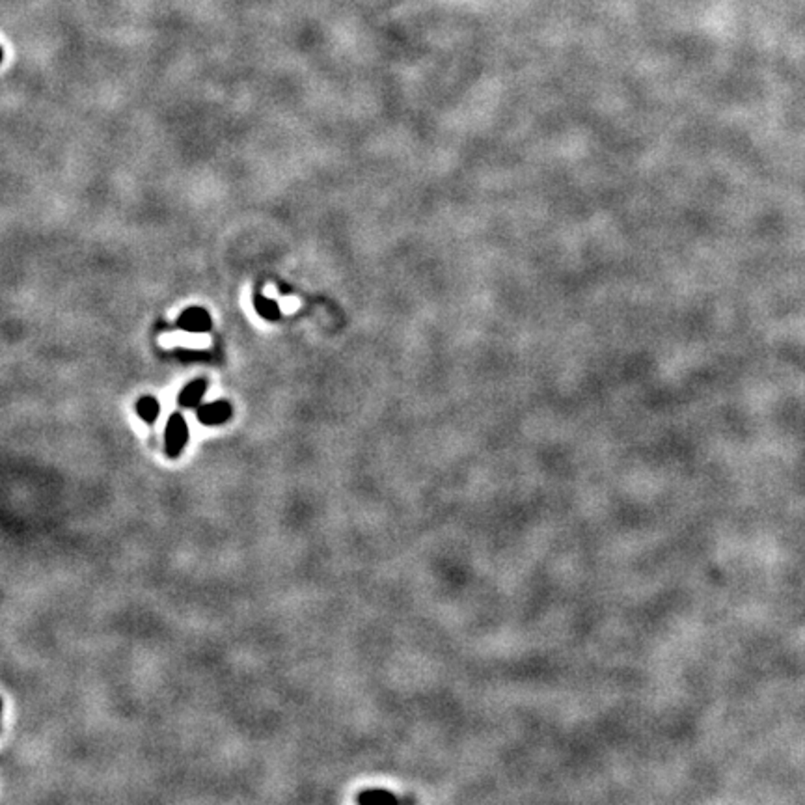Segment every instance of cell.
Listing matches in <instances>:
<instances>
[{
	"label": "cell",
	"mask_w": 805,
	"mask_h": 805,
	"mask_svg": "<svg viewBox=\"0 0 805 805\" xmlns=\"http://www.w3.org/2000/svg\"><path fill=\"white\" fill-rule=\"evenodd\" d=\"M189 442V425L183 414L173 412L168 418L166 433H164V451L170 459H178Z\"/></svg>",
	"instance_id": "6da1fadb"
},
{
	"label": "cell",
	"mask_w": 805,
	"mask_h": 805,
	"mask_svg": "<svg viewBox=\"0 0 805 805\" xmlns=\"http://www.w3.org/2000/svg\"><path fill=\"white\" fill-rule=\"evenodd\" d=\"M234 414V408L229 405L228 401H213L207 405L198 408V420L204 425L215 427V425H222V423L229 422V418Z\"/></svg>",
	"instance_id": "7a4b0ae2"
},
{
	"label": "cell",
	"mask_w": 805,
	"mask_h": 805,
	"mask_svg": "<svg viewBox=\"0 0 805 805\" xmlns=\"http://www.w3.org/2000/svg\"><path fill=\"white\" fill-rule=\"evenodd\" d=\"M178 325L179 328H183L185 332H194V334H201V332H207L209 328H211L213 321H211V315L207 313V310H204V308H187V310L179 315L178 319Z\"/></svg>",
	"instance_id": "3957f363"
},
{
	"label": "cell",
	"mask_w": 805,
	"mask_h": 805,
	"mask_svg": "<svg viewBox=\"0 0 805 805\" xmlns=\"http://www.w3.org/2000/svg\"><path fill=\"white\" fill-rule=\"evenodd\" d=\"M206 390L207 383L204 378H196V380L189 383L181 390V394L178 395L179 406H183V408H194V406H198L201 397L206 395Z\"/></svg>",
	"instance_id": "277c9868"
},
{
	"label": "cell",
	"mask_w": 805,
	"mask_h": 805,
	"mask_svg": "<svg viewBox=\"0 0 805 805\" xmlns=\"http://www.w3.org/2000/svg\"><path fill=\"white\" fill-rule=\"evenodd\" d=\"M136 412H138V416L142 422L155 423L157 418H159V412H161V406H159V401H157L155 397L144 395V397H140L138 403H136Z\"/></svg>",
	"instance_id": "5b68a950"
},
{
	"label": "cell",
	"mask_w": 805,
	"mask_h": 805,
	"mask_svg": "<svg viewBox=\"0 0 805 805\" xmlns=\"http://www.w3.org/2000/svg\"><path fill=\"white\" fill-rule=\"evenodd\" d=\"M254 306H256V311L263 317V319H269V321H278V319L282 317L280 306H278L274 300L267 299L265 294L257 293L256 297H254Z\"/></svg>",
	"instance_id": "8992f818"
},
{
	"label": "cell",
	"mask_w": 805,
	"mask_h": 805,
	"mask_svg": "<svg viewBox=\"0 0 805 805\" xmlns=\"http://www.w3.org/2000/svg\"><path fill=\"white\" fill-rule=\"evenodd\" d=\"M360 804H386V802H395V796L388 790L375 789V790H366L358 796Z\"/></svg>",
	"instance_id": "52a82bcc"
}]
</instances>
